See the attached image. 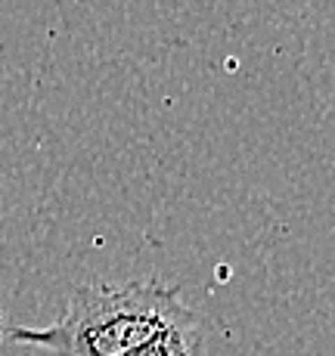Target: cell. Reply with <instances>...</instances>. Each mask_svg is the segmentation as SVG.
<instances>
[{
    "label": "cell",
    "instance_id": "cell-1",
    "mask_svg": "<svg viewBox=\"0 0 335 356\" xmlns=\"http://www.w3.org/2000/svg\"><path fill=\"white\" fill-rule=\"evenodd\" d=\"M10 341L50 356H205V334L180 289L159 279L87 282L44 328H6Z\"/></svg>",
    "mask_w": 335,
    "mask_h": 356
},
{
    "label": "cell",
    "instance_id": "cell-2",
    "mask_svg": "<svg viewBox=\"0 0 335 356\" xmlns=\"http://www.w3.org/2000/svg\"><path fill=\"white\" fill-rule=\"evenodd\" d=\"M3 334H6V328H3V319H0V338H3Z\"/></svg>",
    "mask_w": 335,
    "mask_h": 356
}]
</instances>
